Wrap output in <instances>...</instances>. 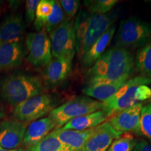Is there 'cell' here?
I'll use <instances>...</instances> for the list:
<instances>
[{"mask_svg": "<svg viewBox=\"0 0 151 151\" xmlns=\"http://www.w3.org/2000/svg\"><path fill=\"white\" fill-rule=\"evenodd\" d=\"M134 70V58L131 52L114 46L107 49L88 69L87 86L124 82L131 78Z\"/></svg>", "mask_w": 151, "mask_h": 151, "instance_id": "6da1fadb", "label": "cell"}, {"mask_svg": "<svg viewBox=\"0 0 151 151\" xmlns=\"http://www.w3.org/2000/svg\"><path fill=\"white\" fill-rule=\"evenodd\" d=\"M151 78L137 76L129 79L113 97L104 101L103 108L109 118L151 98Z\"/></svg>", "mask_w": 151, "mask_h": 151, "instance_id": "7a4b0ae2", "label": "cell"}, {"mask_svg": "<svg viewBox=\"0 0 151 151\" xmlns=\"http://www.w3.org/2000/svg\"><path fill=\"white\" fill-rule=\"evenodd\" d=\"M43 90L42 81L35 75L15 73L0 81V96L15 107L29 98L43 94Z\"/></svg>", "mask_w": 151, "mask_h": 151, "instance_id": "3957f363", "label": "cell"}, {"mask_svg": "<svg viewBox=\"0 0 151 151\" xmlns=\"http://www.w3.org/2000/svg\"><path fill=\"white\" fill-rule=\"evenodd\" d=\"M114 46L129 50L139 48L151 40V23L137 17L122 20L114 35Z\"/></svg>", "mask_w": 151, "mask_h": 151, "instance_id": "277c9868", "label": "cell"}, {"mask_svg": "<svg viewBox=\"0 0 151 151\" xmlns=\"http://www.w3.org/2000/svg\"><path fill=\"white\" fill-rule=\"evenodd\" d=\"M102 108L103 104L101 101L87 96H79L55 108L49 113V117L55 122V129H60L73 118L95 112Z\"/></svg>", "mask_w": 151, "mask_h": 151, "instance_id": "5b68a950", "label": "cell"}, {"mask_svg": "<svg viewBox=\"0 0 151 151\" xmlns=\"http://www.w3.org/2000/svg\"><path fill=\"white\" fill-rule=\"evenodd\" d=\"M49 35L52 56L73 61L76 52L74 20L66 18Z\"/></svg>", "mask_w": 151, "mask_h": 151, "instance_id": "8992f818", "label": "cell"}, {"mask_svg": "<svg viewBox=\"0 0 151 151\" xmlns=\"http://www.w3.org/2000/svg\"><path fill=\"white\" fill-rule=\"evenodd\" d=\"M55 98L50 94H41L15 107L14 116L18 121L29 123L50 113L55 106Z\"/></svg>", "mask_w": 151, "mask_h": 151, "instance_id": "52a82bcc", "label": "cell"}, {"mask_svg": "<svg viewBox=\"0 0 151 151\" xmlns=\"http://www.w3.org/2000/svg\"><path fill=\"white\" fill-rule=\"evenodd\" d=\"M120 9L117 8L106 14H92L90 16L86 33L76 52L81 58L90 47L97 41L118 19Z\"/></svg>", "mask_w": 151, "mask_h": 151, "instance_id": "ba28073f", "label": "cell"}, {"mask_svg": "<svg viewBox=\"0 0 151 151\" xmlns=\"http://www.w3.org/2000/svg\"><path fill=\"white\" fill-rule=\"evenodd\" d=\"M27 61L34 67H44L52 58L51 43L44 29L37 32H30L26 37Z\"/></svg>", "mask_w": 151, "mask_h": 151, "instance_id": "9c48e42d", "label": "cell"}, {"mask_svg": "<svg viewBox=\"0 0 151 151\" xmlns=\"http://www.w3.org/2000/svg\"><path fill=\"white\" fill-rule=\"evenodd\" d=\"M143 106L142 103L136 104L111 116L109 118L108 122L113 129L120 133L129 132L139 136H142L141 132L140 122Z\"/></svg>", "mask_w": 151, "mask_h": 151, "instance_id": "30bf717a", "label": "cell"}, {"mask_svg": "<svg viewBox=\"0 0 151 151\" xmlns=\"http://www.w3.org/2000/svg\"><path fill=\"white\" fill-rule=\"evenodd\" d=\"M28 123L15 119L0 122V146L6 149H17L22 144Z\"/></svg>", "mask_w": 151, "mask_h": 151, "instance_id": "8fae6325", "label": "cell"}, {"mask_svg": "<svg viewBox=\"0 0 151 151\" xmlns=\"http://www.w3.org/2000/svg\"><path fill=\"white\" fill-rule=\"evenodd\" d=\"M121 134L113 129L108 121H106L96 127L81 151H107L113 141Z\"/></svg>", "mask_w": 151, "mask_h": 151, "instance_id": "7c38bea8", "label": "cell"}, {"mask_svg": "<svg viewBox=\"0 0 151 151\" xmlns=\"http://www.w3.org/2000/svg\"><path fill=\"white\" fill-rule=\"evenodd\" d=\"M71 67V60L52 58L50 62L43 67L42 72L43 82L49 88L59 86L69 76Z\"/></svg>", "mask_w": 151, "mask_h": 151, "instance_id": "4fadbf2b", "label": "cell"}, {"mask_svg": "<svg viewBox=\"0 0 151 151\" xmlns=\"http://www.w3.org/2000/svg\"><path fill=\"white\" fill-rule=\"evenodd\" d=\"M24 32L21 13L7 15L0 23V43H22Z\"/></svg>", "mask_w": 151, "mask_h": 151, "instance_id": "5bb4252c", "label": "cell"}, {"mask_svg": "<svg viewBox=\"0 0 151 151\" xmlns=\"http://www.w3.org/2000/svg\"><path fill=\"white\" fill-rule=\"evenodd\" d=\"M56 128L55 122L50 117L35 120L27 127L22 144L27 149L36 146Z\"/></svg>", "mask_w": 151, "mask_h": 151, "instance_id": "9a60e30c", "label": "cell"}, {"mask_svg": "<svg viewBox=\"0 0 151 151\" xmlns=\"http://www.w3.org/2000/svg\"><path fill=\"white\" fill-rule=\"evenodd\" d=\"M24 55L25 50L22 43H0V71L20 66Z\"/></svg>", "mask_w": 151, "mask_h": 151, "instance_id": "2e32d148", "label": "cell"}, {"mask_svg": "<svg viewBox=\"0 0 151 151\" xmlns=\"http://www.w3.org/2000/svg\"><path fill=\"white\" fill-rule=\"evenodd\" d=\"M116 28V24L111 26L97 41H96L90 47L86 53L81 57V65L84 69H89L106 50L107 47L114 37Z\"/></svg>", "mask_w": 151, "mask_h": 151, "instance_id": "e0dca14e", "label": "cell"}, {"mask_svg": "<svg viewBox=\"0 0 151 151\" xmlns=\"http://www.w3.org/2000/svg\"><path fill=\"white\" fill-rule=\"evenodd\" d=\"M96 127L85 130L55 129L51 132L71 151H81Z\"/></svg>", "mask_w": 151, "mask_h": 151, "instance_id": "ac0fdd59", "label": "cell"}, {"mask_svg": "<svg viewBox=\"0 0 151 151\" xmlns=\"http://www.w3.org/2000/svg\"><path fill=\"white\" fill-rule=\"evenodd\" d=\"M109 119L106 112L102 109L95 112L83 115L71 120L60 129L63 130H85L97 127Z\"/></svg>", "mask_w": 151, "mask_h": 151, "instance_id": "d6986e66", "label": "cell"}, {"mask_svg": "<svg viewBox=\"0 0 151 151\" xmlns=\"http://www.w3.org/2000/svg\"><path fill=\"white\" fill-rule=\"evenodd\" d=\"M127 81L86 86L83 89V92L87 97L104 102L113 97Z\"/></svg>", "mask_w": 151, "mask_h": 151, "instance_id": "ffe728a7", "label": "cell"}, {"mask_svg": "<svg viewBox=\"0 0 151 151\" xmlns=\"http://www.w3.org/2000/svg\"><path fill=\"white\" fill-rule=\"evenodd\" d=\"M135 70L141 76L151 78V40L137 50L134 58Z\"/></svg>", "mask_w": 151, "mask_h": 151, "instance_id": "44dd1931", "label": "cell"}, {"mask_svg": "<svg viewBox=\"0 0 151 151\" xmlns=\"http://www.w3.org/2000/svg\"><path fill=\"white\" fill-rule=\"evenodd\" d=\"M53 0H41L37 7L34 26L38 32L44 29L48 17L52 12Z\"/></svg>", "mask_w": 151, "mask_h": 151, "instance_id": "7402d4cb", "label": "cell"}, {"mask_svg": "<svg viewBox=\"0 0 151 151\" xmlns=\"http://www.w3.org/2000/svg\"><path fill=\"white\" fill-rule=\"evenodd\" d=\"M26 150L27 151H71L67 146L64 145L52 132H50L36 146Z\"/></svg>", "mask_w": 151, "mask_h": 151, "instance_id": "603a6c76", "label": "cell"}, {"mask_svg": "<svg viewBox=\"0 0 151 151\" xmlns=\"http://www.w3.org/2000/svg\"><path fill=\"white\" fill-rule=\"evenodd\" d=\"M91 14L89 11L81 10L74 20V28L76 39V50L82 42L88 29Z\"/></svg>", "mask_w": 151, "mask_h": 151, "instance_id": "cb8c5ba5", "label": "cell"}, {"mask_svg": "<svg viewBox=\"0 0 151 151\" xmlns=\"http://www.w3.org/2000/svg\"><path fill=\"white\" fill-rule=\"evenodd\" d=\"M137 143V140L134 135L125 132L113 141L107 151H133Z\"/></svg>", "mask_w": 151, "mask_h": 151, "instance_id": "d4e9b609", "label": "cell"}, {"mask_svg": "<svg viewBox=\"0 0 151 151\" xmlns=\"http://www.w3.org/2000/svg\"><path fill=\"white\" fill-rule=\"evenodd\" d=\"M65 20V14L60 4L59 1L53 0L52 12L50 16L48 17L46 23L45 24V31L47 33L50 34L55 29H56Z\"/></svg>", "mask_w": 151, "mask_h": 151, "instance_id": "484cf974", "label": "cell"}, {"mask_svg": "<svg viewBox=\"0 0 151 151\" xmlns=\"http://www.w3.org/2000/svg\"><path fill=\"white\" fill-rule=\"evenodd\" d=\"M88 11L92 14H106L113 9L118 0H96V1H85Z\"/></svg>", "mask_w": 151, "mask_h": 151, "instance_id": "4316f807", "label": "cell"}, {"mask_svg": "<svg viewBox=\"0 0 151 151\" xmlns=\"http://www.w3.org/2000/svg\"><path fill=\"white\" fill-rule=\"evenodd\" d=\"M140 128L141 135L151 142V102L143 106L141 114Z\"/></svg>", "mask_w": 151, "mask_h": 151, "instance_id": "83f0119b", "label": "cell"}, {"mask_svg": "<svg viewBox=\"0 0 151 151\" xmlns=\"http://www.w3.org/2000/svg\"><path fill=\"white\" fill-rule=\"evenodd\" d=\"M59 2L65 14L67 16V19H73L78 12L80 1L78 0H60Z\"/></svg>", "mask_w": 151, "mask_h": 151, "instance_id": "f1b7e54d", "label": "cell"}, {"mask_svg": "<svg viewBox=\"0 0 151 151\" xmlns=\"http://www.w3.org/2000/svg\"><path fill=\"white\" fill-rule=\"evenodd\" d=\"M39 0H27L25 3V20L28 24L35 21L37 7L39 3Z\"/></svg>", "mask_w": 151, "mask_h": 151, "instance_id": "f546056e", "label": "cell"}, {"mask_svg": "<svg viewBox=\"0 0 151 151\" xmlns=\"http://www.w3.org/2000/svg\"><path fill=\"white\" fill-rule=\"evenodd\" d=\"M133 151H151V143L143 139L137 141Z\"/></svg>", "mask_w": 151, "mask_h": 151, "instance_id": "4dcf8cb0", "label": "cell"}, {"mask_svg": "<svg viewBox=\"0 0 151 151\" xmlns=\"http://www.w3.org/2000/svg\"><path fill=\"white\" fill-rule=\"evenodd\" d=\"M0 151H27L26 149L17 148V149H6L0 146Z\"/></svg>", "mask_w": 151, "mask_h": 151, "instance_id": "1f68e13d", "label": "cell"}, {"mask_svg": "<svg viewBox=\"0 0 151 151\" xmlns=\"http://www.w3.org/2000/svg\"><path fill=\"white\" fill-rule=\"evenodd\" d=\"M4 116V113L2 109L0 108V120H1V119L3 118Z\"/></svg>", "mask_w": 151, "mask_h": 151, "instance_id": "d6a6232c", "label": "cell"}, {"mask_svg": "<svg viewBox=\"0 0 151 151\" xmlns=\"http://www.w3.org/2000/svg\"><path fill=\"white\" fill-rule=\"evenodd\" d=\"M0 4H1V1H0Z\"/></svg>", "mask_w": 151, "mask_h": 151, "instance_id": "836d02e7", "label": "cell"}]
</instances>
